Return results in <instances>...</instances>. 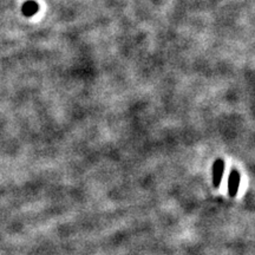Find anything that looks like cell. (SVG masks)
Wrapping results in <instances>:
<instances>
[{
  "instance_id": "cell-1",
  "label": "cell",
  "mask_w": 255,
  "mask_h": 255,
  "mask_svg": "<svg viewBox=\"0 0 255 255\" xmlns=\"http://www.w3.org/2000/svg\"><path fill=\"white\" fill-rule=\"evenodd\" d=\"M223 170H225V162L222 158H218L213 165V183H214V187H219L221 184Z\"/></svg>"
},
{
  "instance_id": "cell-2",
  "label": "cell",
  "mask_w": 255,
  "mask_h": 255,
  "mask_svg": "<svg viewBox=\"0 0 255 255\" xmlns=\"http://www.w3.org/2000/svg\"><path fill=\"white\" fill-rule=\"evenodd\" d=\"M239 187H240V174L237 170H232L228 180V191L229 195L234 197L238 194Z\"/></svg>"
},
{
  "instance_id": "cell-3",
  "label": "cell",
  "mask_w": 255,
  "mask_h": 255,
  "mask_svg": "<svg viewBox=\"0 0 255 255\" xmlns=\"http://www.w3.org/2000/svg\"><path fill=\"white\" fill-rule=\"evenodd\" d=\"M39 9V5L37 4L34 0H27L26 2H24L23 7H21V12L25 17H32L34 15Z\"/></svg>"
}]
</instances>
